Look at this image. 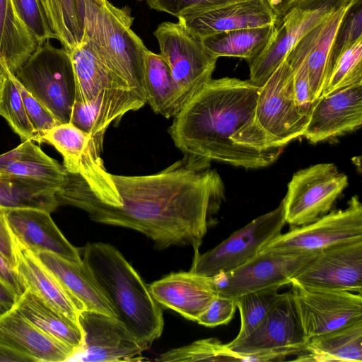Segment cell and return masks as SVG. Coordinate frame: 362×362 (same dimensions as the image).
I'll use <instances>...</instances> for the list:
<instances>
[{"instance_id": "cell-36", "label": "cell", "mask_w": 362, "mask_h": 362, "mask_svg": "<svg viewBox=\"0 0 362 362\" xmlns=\"http://www.w3.org/2000/svg\"><path fill=\"white\" fill-rule=\"evenodd\" d=\"M362 83V39L358 40L332 62L322 95Z\"/></svg>"}, {"instance_id": "cell-33", "label": "cell", "mask_w": 362, "mask_h": 362, "mask_svg": "<svg viewBox=\"0 0 362 362\" xmlns=\"http://www.w3.org/2000/svg\"><path fill=\"white\" fill-rule=\"evenodd\" d=\"M146 100L152 110L165 118L178 112L177 93L169 67L159 54L148 49L144 59Z\"/></svg>"}, {"instance_id": "cell-19", "label": "cell", "mask_w": 362, "mask_h": 362, "mask_svg": "<svg viewBox=\"0 0 362 362\" xmlns=\"http://www.w3.org/2000/svg\"><path fill=\"white\" fill-rule=\"evenodd\" d=\"M79 323L83 343L69 361H139L145 349L117 317L98 312H81Z\"/></svg>"}, {"instance_id": "cell-17", "label": "cell", "mask_w": 362, "mask_h": 362, "mask_svg": "<svg viewBox=\"0 0 362 362\" xmlns=\"http://www.w3.org/2000/svg\"><path fill=\"white\" fill-rule=\"evenodd\" d=\"M176 18L201 40L233 30L276 25L279 20L267 0H224L187 11Z\"/></svg>"}, {"instance_id": "cell-48", "label": "cell", "mask_w": 362, "mask_h": 362, "mask_svg": "<svg viewBox=\"0 0 362 362\" xmlns=\"http://www.w3.org/2000/svg\"><path fill=\"white\" fill-rule=\"evenodd\" d=\"M289 0H267L273 11L279 19L286 12Z\"/></svg>"}, {"instance_id": "cell-49", "label": "cell", "mask_w": 362, "mask_h": 362, "mask_svg": "<svg viewBox=\"0 0 362 362\" xmlns=\"http://www.w3.org/2000/svg\"><path fill=\"white\" fill-rule=\"evenodd\" d=\"M316 1L318 0H289L286 11L292 7L305 6Z\"/></svg>"}, {"instance_id": "cell-8", "label": "cell", "mask_w": 362, "mask_h": 362, "mask_svg": "<svg viewBox=\"0 0 362 362\" xmlns=\"http://www.w3.org/2000/svg\"><path fill=\"white\" fill-rule=\"evenodd\" d=\"M308 341L290 291L281 293L259 325L250 334L226 344L247 361H282L303 352Z\"/></svg>"}, {"instance_id": "cell-37", "label": "cell", "mask_w": 362, "mask_h": 362, "mask_svg": "<svg viewBox=\"0 0 362 362\" xmlns=\"http://www.w3.org/2000/svg\"><path fill=\"white\" fill-rule=\"evenodd\" d=\"M6 74V79L0 100V115L6 119L23 141L37 142V134L27 115L21 93L11 74Z\"/></svg>"}, {"instance_id": "cell-25", "label": "cell", "mask_w": 362, "mask_h": 362, "mask_svg": "<svg viewBox=\"0 0 362 362\" xmlns=\"http://www.w3.org/2000/svg\"><path fill=\"white\" fill-rule=\"evenodd\" d=\"M35 255L72 297L81 312L95 311L117 317L113 307L83 261L74 262L48 252Z\"/></svg>"}, {"instance_id": "cell-31", "label": "cell", "mask_w": 362, "mask_h": 362, "mask_svg": "<svg viewBox=\"0 0 362 362\" xmlns=\"http://www.w3.org/2000/svg\"><path fill=\"white\" fill-rule=\"evenodd\" d=\"M57 187L17 175L0 173V207H31L54 211L58 206Z\"/></svg>"}, {"instance_id": "cell-50", "label": "cell", "mask_w": 362, "mask_h": 362, "mask_svg": "<svg viewBox=\"0 0 362 362\" xmlns=\"http://www.w3.org/2000/svg\"><path fill=\"white\" fill-rule=\"evenodd\" d=\"M6 79V72L0 68V100L2 95V91Z\"/></svg>"}, {"instance_id": "cell-30", "label": "cell", "mask_w": 362, "mask_h": 362, "mask_svg": "<svg viewBox=\"0 0 362 362\" xmlns=\"http://www.w3.org/2000/svg\"><path fill=\"white\" fill-rule=\"evenodd\" d=\"M25 318L50 337L71 347L75 352L83 343L81 327L57 312L28 288L14 307Z\"/></svg>"}, {"instance_id": "cell-12", "label": "cell", "mask_w": 362, "mask_h": 362, "mask_svg": "<svg viewBox=\"0 0 362 362\" xmlns=\"http://www.w3.org/2000/svg\"><path fill=\"white\" fill-rule=\"evenodd\" d=\"M317 252L262 250L240 267L211 278L218 295L233 298L263 288H280L291 284L292 278Z\"/></svg>"}, {"instance_id": "cell-22", "label": "cell", "mask_w": 362, "mask_h": 362, "mask_svg": "<svg viewBox=\"0 0 362 362\" xmlns=\"http://www.w3.org/2000/svg\"><path fill=\"white\" fill-rule=\"evenodd\" d=\"M0 346L25 361H68L75 354L74 349L42 332L15 308L0 317Z\"/></svg>"}, {"instance_id": "cell-35", "label": "cell", "mask_w": 362, "mask_h": 362, "mask_svg": "<svg viewBox=\"0 0 362 362\" xmlns=\"http://www.w3.org/2000/svg\"><path fill=\"white\" fill-rule=\"evenodd\" d=\"M158 361H244L216 338L199 339L161 354Z\"/></svg>"}, {"instance_id": "cell-24", "label": "cell", "mask_w": 362, "mask_h": 362, "mask_svg": "<svg viewBox=\"0 0 362 362\" xmlns=\"http://www.w3.org/2000/svg\"><path fill=\"white\" fill-rule=\"evenodd\" d=\"M351 0L340 6L303 35L288 54L305 60L315 101L322 95L332 63V51L339 28Z\"/></svg>"}, {"instance_id": "cell-10", "label": "cell", "mask_w": 362, "mask_h": 362, "mask_svg": "<svg viewBox=\"0 0 362 362\" xmlns=\"http://www.w3.org/2000/svg\"><path fill=\"white\" fill-rule=\"evenodd\" d=\"M255 118L269 148L283 147L303 136L309 117L296 107L293 71L285 59L261 86Z\"/></svg>"}, {"instance_id": "cell-52", "label": "cell", "mask_w": 362, "mask_h": 362, "mask_svg": "<svg viewBox=\"0 0 362 362\" xmlns=\"http://www.w3.org/2000/svg\"><path fill=\"white\" fill-rule=\"evenodd\" d=\"M139 1H141V0H139Z\"/></svg>"}, {"instance_id": "cell-3", "label": "cell", "mask_w": 362, "mask_h": 362, "mask_svg": "<svg viewBox=\"0 0 362 362\" xmlns=\"http://www.w3.org/2000/svg\"><path fill=\"white\" fill-rule=\"evenodd\" d=\"M79 252L117 318L148 348L161 336L164 322L159 304L140 275L112 245L88 243Z\"/></svg>"}, {"instance_id": "cell-27", "label": "cell", "mask_w": 362, "mask_h": 362, "mask_svg": "<svg viewBox=\"0 0 362 362\" xmlns=\"http://www.w3.org/2000/svg\"><path fill=\"white\" fill-rule=\"evenodd\" d=\"M295 361L361 362L362 320L310 337Z\"/></svg>"}, {"instance_id": "cell-18", "label": "cell", "mask_w": 362, "mask_h": 362, "mask_svg": "<svg viewBox=\"0 0 362 362\" xmlns=\"http://www.w3.org/2000/svg\"><path fill=\"white\" fill-rule=\"evenodd\" d=\"M291 282L309 288L362 294V240L319 250Z\"/></svg>"}, {"instance_id": "cell-21", "label": "cell", "mask_w": 362, "mask_h": 362, "mask_svg": "<svg viewBox=\"0 0 362 362\" xmlns=\"http://www.w3.org/2000/svg\"><path fill=\"white\" fill-rule=\"evenodd\" d=\"M4 209L12 234L21 247L33 254L48 252L74 262L82 261L79 250L68 241L48 211L31 207Z\"/></svg>"}, {"instance_id": "cell-32", "label": "cell", "mask_w": 362, "mask_h": 362, "mask_svg": "<svg viewBox=\"0 0 362 362\" xmlns=\"http://www.w3.org/2000/svg\"><path fill=\"white\" fill-rule=\"evenodd\" d=\"M276 25L243 28L209 35L202 39L205 47L217 59L238 57L248 64L257 57L269 42Z\"/></svg>"}, {"instance_id": "cell-46", "label": "cell", "mask_w": 362, "mask_h": 362, "mask_svg": "<svg viewBox=\"0 0 362 362\" xmlns=\"http://www.w3.org/2000/svg\"><path fill=\"white\" fill-rule=\"evenodd\" d=\"M0 280L7 285L19 298L26 290V286L17 272L0 252Z\"/></svg>"}, {"instance_id": "cell-11", "label": "cell", "mask_w": 362, "mask_h": 362, "mask_svg": "<svg viewBox=\"0 0 362 362\" xmlns=\"http://www.w3.org/2000/svg\"><path fill=\"white\" fill-rule=\"evenodd\" d=\"M348 185L333 163H318L296 172L288 185L284 218L292 226L312 223L331 211Z\"/></svg>"}, {"instance_id": "cell-44", "label": "cell", "mask_w": 362, "mask_h": 362, "mask_svg": "<svg viewBox=\"0 0 362 362\" xmlns=\"http://www.w3.org/2000/svg\"><path fill=\"white\" fill-rule=\"evenodd\" d=\"M148 6L156 11L177 17L187 11L216 4L224 0H146Z\"/></svg>"}, {"instance_id": "cell-6", "label": "cell", "mask_w": 362, "mask_h": 362, "mask_svg": "<svg viewBox=\"0 0 362 362\" xmlns=\"http://www.w3.org/2000/svg\"><path fill=\"white\" fill-rule=\"evenodd\" d=\"M69 52L75 76V101H100L110 124L146 104L127 81L100 61L86 37Z\"/></svg>"}, {"instance_id": "cell-14", "label": "cell", "mask_w": 362, "mask_h": 362, "mask_svg": "<svg viewBox=\"0 0 362 362\" xmlns=\"http://www.w3.org/2000/svg\"><path fill=\"white\" fill-rule=\"evenodd\" d=\"M358 240H362V204L354 195L345 209L330 211L312 223L281 233L262 250L319 251Z\"/></svg>"}, {"instance_id": "cell-45", "label": "cell", "mask_w": 362, "mask_h": 362, "mask_svg": "<svg viewBox=\"0 0 362 362\" xmlns=\"http://www.w3.org/2000/svg\"><path fill=\"white\" fill-rule=\"evenodd\" d=\"M0 252L16 269L17 243L8 224L5 209L2 207H0Z\"/></svg>"}, {"instance_id": "cell-43", "label": "cell", "mask_w": 362, "mask_h": 362, "mask_svg": "<svg viewBox=\"0 0 362 362\" xmlns=\"http://www.w3.org/2000/svg\"><path fill=\"white\" fill-rule=\"evenodd\" d=\"M237 309L235 298L217 295L199 317V325L214 327L230 322Z\"/></svg>"}, {"instance_id": "cell-26", "label": "cell", "mask_w": 362, "mask_h": 362, "mask_svg": "<svg viewBox=\"0 0 362 362\" xmlns=\"http://www.w3.org/2000/svg\"><path fill=\"white\" fill-rule=\"evenodd\" d=\"M17 246L16 270L26 288L53 309L80 325L81 310L75 300L35 254L18 243Z\"/></svg>"}, {"instance_id": "cell-29", "label": "cell", "mask_w": 362, "mask_h": 362, "mask_svg": "<svg viewBox=\"0 0 362 362\" xmlns=\"http://www.w3.org/2000/svg\"><path fill=\"white\" fill-rule=\"evenodd\" d=\"M12 0H0V68L14 74L38 46Z\"/></svg>"}, {"instance_id": "cell-28", "label": "cell", "mask_w": 362, "mask_h": 362, "mask_svg": "<svg viewBox=\"0 0 362 362\" xmlns=\"http://www.w3.org/2000/svg\"><path fill=\"white\" fill-rule=\"evenodd\" d=\"M0 173L34 178L59 190L68 177L64 165L48 156L32 140L24 141L15 148L0 155Z\"/></svg>"}, {"instance_id": "cell-23", "label": "cell", "mask_w": 362, "mask_h": 362, "mask_svg": "<svg viewBox=\"0 0 362 362\" xmlns=\"http://www.w3.org/2000/svg\"><path fill=\"white\" fill-rule=\"evenodd\" d=\"M148 288L158 304L196 322L218 295L211 277L190 271L171 273Z\"/></svg>"}, {"instance_id": "cell-13", "label": "cell", "mask_w": 362, "mask_h": 362, "mask_svg": "<svg viewBox=\"0 0 362 362\" xmlns=\"http://www.w3.org/2000/svg\"><path fill=\"white\" fill-rule=\"evenodd\" d=\"M45 142L56 148L63 156L66 170L79 175L100 201L114 206L121 205L112 174L105 168L91 135L71 122L61 123L43 136Z\"/></svg>"}, {"instance_id": "cell-7", "label": "cell", "mask_w": 362, "mask_h": 362, "mask_svg": "<svg viewBox=\"0 0 362 362\" xmlns=\"http://www.w3.org/2000/svg\"><path fill=\"white\" fill-rule=\"evenodd\" d=\"M177 93L179 111L209 80L217 58L179 22H163L153 33Z\"/></svg>"}, {"instance_id": "cell-38", "label": "cell", "mask_w": 362, "mask_h": 362, "mask_svg": "<svg viewBox=\"0 0 362 362\" xmlns=\"http://www.w3.org/2000/svg\"><path fill=\"white\" fill-rule=\"evenodd\" d=\"M14 6L38 45L57 39L47 20L40 0H12Z\"/></svg>"}, {"instance_id": "cell-34", "label": "cell", "mask_w": 362, "mask_h": 362, "mask_svg": "<svg viewBox=\"0 0 362 362\" xmlns=\"http://www.w3.org/2000/svg\"><path fill=\"white\" fill-rule=\"evenodd\" d=\"M279 288H263L235 298L240 315V328L233 340L243 339L259 325L281 296Z\"/></svg>"}, {"instance_id": "cell-15", "label": "cell", "mask_w": 362, "mask_h": 362, "mask_svg": "<svg viewBox=\"0 0 362 362\" xmlns=\"http://www.w3.org/2000/svg\"><path fill=\"white\" fill-rule=\"evenodd\" d=\"M349 1L318 0L287 10L278 20L265 49L249 63L250 81L263 86L303 35Z\"/></svg>"}, {"instance_id": "cell-42", "label": "cell", "mask_w": 362, "mask_h": 362, "mask_svg": "<svg viewBox=\"0 0 362 362\" xmlns=\"http://www.w3.org/2000/svg\"><path fill=\"white\" fill-rule=\"evenodd\" d=\"M67 41L69 52L81 44L84 36L78 0H56Z\"/></svg>"}, {"instance_id": "cell-47", "label": "cell", "mask_w": 362, "mask_h": 362, "mask_svg": "<svg viewBox=\"0 0 362 362\" xmlns=\"http://www.w3.org/2000/svg\"><path fill=\"white\" fill-rule=\"evenodd\" d=\"M18 298V296L0 280V317L15 307Z\"/></svg>"}, {"instance_id": "cell-39", "label": "cell", "mask_w": 362, "mask_h": 362, "mask_svg": "<svg viewBox=\"0 0 362 362\" xmlns=\"http://www.w3.org/2000/svg\"><path fill=\"white\" fill-rule=\"evenodd\" d=\"M361 39H362V0H351L350 6L336 36L332 51V62L346 48Z\"/></svg>"}, {"instance_id": "cell-16", "label": "cell", "mask_w": 362, "mask_h": 362, "mask_svg": "<svg viewBox=\"0 0 362 362\" xmlns=\"http://www.w3.org/2000/svg\"><path fill=\"white\" fill-rule=\"evenodd\" d=\"M290 290L309 339L362 320V295L309 288L294 282Z\"/></svg>"}, {"instance_id": "cell-5", "label": "cell", "mask_w": 362, "mask_h": 362, "mask_svg": "<svg viewBox=\"0 0 362 362\" xmlns=\"http://www.w3.org/2000/svg\"><path fill=\"white\" fill-rule=\"evenodd\" d=\"M13 75L60 123L70 122L76 83L66 49L45 41L36 47Z\"/></svg>"}, {"instance_id": "cell-20", "label": "cell", "mask_w": 362, "mask_h": 362, "mask_svg": "<svg viewBox=\"0 0 362 362\" xmlns=\"http://www.w3.org/2000/svg\"><path fill=\"white\" fill-rule=\"evenodd\" d=\"M362 124V83L320 96L315 102L303 136L312 143L329 139Z\"/></svg>"}, {"instance_id": "cell-51", "label": "cell", "mask_w": 362, "mask_h": 362, "mask_svg": "<svg viewBox=\"0 0 362 362\" xmlns=\"http://www.w3.org/2000/svg\"><path fill=\"white\" fill-rule=\"evenodd\" d=\"M94 1L98 2V3H102L103 1H104L105 0H94Z\"/></svg>"}, {"instance_id": "cell-9", "label": "cell", "mask_w": 362, "mask_h": 362, "mask_svg": "<svg viewBox=\"0 0 362 362\" xmlns=\"http://www.w3.org/2000/svg\"><path fill=\"white\" fill-rule=\"evenodd\" d=\"M284 214V198L276 209L255 218L215 247L203 254L194 251L189 271L212 277L247 263L281 233L286 223Z\"/></svg>"}, {"instance_id": "cell-2", "label": "cell", "mask_w": 362, "mask_h": 362, "mask_svg": "<svg viewBox=\"0 0 362 362\" xmlns=\"http://www.w3.org/2000/svg\"><path fill=\"white\" fill-rule=\"evenodd\" d=\"M261 86L250 80H209L173 117L168 133L183 154L245 168L267 167L282 148H269L257 127Z\"/></svg>"}, {"instance_id": "cell-4", "label": "cell", "mask_w": 362, "mask_h": 362, "mask_svg": "<svg viewBox=\"0 0 362 362\" xmlns=\"http://www.w3.org/2000/svg\"><path fill=\"white\" fill-rule=\"evenodd\" d=\"M78 5L83 37L98 57L146 100L144 59L148 49L132 29L130 9L117 7L107 0H78Z\"/></svg>"}, {"instance_id": "cell-41", "label": "cell", "mask_w": 362, "mask_h": 362, "mask_svg": "<svg viewBox=\"0 0 362 362\" xmlns=\"http://www.w3.org/2000/svg\"><path fill=\"white\" fill-rule=\"evenodd\" d=\"M18 88L28 118L37 136V142L42 143L43 136L54 127L61 124L56 117L35 99L11 74Z\"/></svg>"}, {"instance_id": "cell-1", "label": "cell", "mask_w": 362, "mask_h": 362, "mask_svg": "<svg viewBox=\"0 0 362 362\" xmlns=\"http://www.w3.org/2000/svg\"><path fill=\"white\" fill-rule=\"evenodd\" d=\"M210 162L184 154L153 174H112L119 206L102 202L79 175L67 172L57 201L83 210L95 222L136 230L158 249L192 245L199 250L224 199L223 181Z\"/></svg>"}, {"instance_id": "cell-40", "label": "cell", "mask_w": 362, "mask_h": 362, "mask_svg": "<svg viewBox=\"0 0 362 362\" xmlns=\"http://www.w3.org/2000/svg\"><path fill=\"white\" fill-rule=\"evenodd\" d=\"M284 59L293 71V93L296 107L301 115L310 117L316 101L311 93L306 63L303 59L288 53Z\"/></svg>"}]
</instances>
